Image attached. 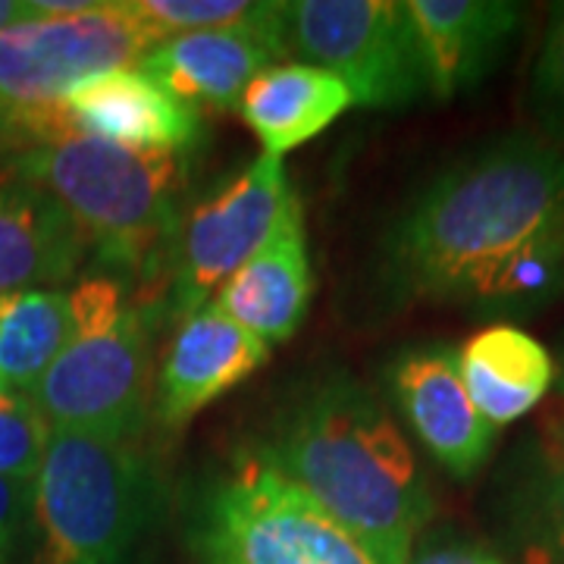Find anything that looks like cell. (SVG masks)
<instances>
[{"instance_id":"1","label":"cell","mask_w":564,"mask_h":564,"mask_svg":"<svg viewBox=\"0 0 564 564\" xmlns=\"http://www.w3.org/2000/svg\"><path fill=\"white\" fill-rule=\"evenodd\" d=\"M564 223V151L511 132L440 170L383 232L373 292L386 307L452 304Z\"/></svg>"},{"instance_id":"2","label":"cell","mask_w":564,"mask_h":564,"mask_svg":"<svg viewBox=\"0 0 564 564\" xmlns=\"http://www.w3.org/2000/svg\"><path fill=\"white\" fill-rule=\"evenodd\" d=\"M377 564H408L436 518V496L383 399L351 373L299 389L258 448Z\"/></svg>"},{"instance_id":"3","label":"cell","mask_w":564,"mask_h":564,"mask_svg":"<svg viewBox=\"0 0 564 564\" xmlns=\"http://www.w3.org/2000/svg\"><path fill=\"white\" fill-rule=\"evenodd\" d=\"M158 508L139 440L54 430L17 564H132Z\"/></svg>"},{"instance_id":"4","label":"cell","mask_w":564,"mask_h":564,"mask_svg":"<svg viewBox=\"0 0 564 564\" xmlns=\"http://www.w3.org/2000/svg\"><path fill=\"white\" fill-rule=\"evenodd\" d=\"M61 204L104 261L141 270L180 232L182 154L132 151L73 135L22 151L3 170Z\"/></svg>"},{"instance_id":"5","label":"cell","mask_w":564,"mask_h":564,"mask_svg":"<svg viewBox=\"0 0 564 564\" xmlns=\"http://www.w3.org/2000/svg\"><path fill=\"white\" fill-rule=\"evenodd\" d=\"M73 336L32 386L51 430L139 440L151 414V317L113 276H88L73 292Z\"/></svg>"},{"instance_id":"6","label":"cell","mask_w":564,"mask_h":564,"mask_svg":"<svg viewBox=\"0 0 564 564\" xmlns=\"http://www.w3.org/2000/svg\"><path fill=\"white\" fill-rule=\"evenodd\" d=\"M195 540L204 564H377L258 448L204 489Z\"/></svg>"},{"instance_id":"7","label":"cell","mask_w":564,"mask_h":564,"mask_svg":"<svg viewBox=\"0 0 564 564\" xmlns=\"http://www.w3.org/2000/svg\"><path fill=\"white\" fill-rule=\"evenodd\" d=\"M276 51L339 76L358 107L395 110L430 95L404 0H280Z\"/></svg>"},{"instance_id":"8","label":"cell","mask_w":564,"mask_h":564,"mask_svg":"<svg viewBox=\"0 0 564 564\" xmlns=\"http://www.w3.org/2000/svg\"><path fill=\"white\" fill-rule=\"evenodd\" d=\"M289 195L292 182L285 173V158L261 151L245 170L195 204L180 223L176 242L170 248L173 280L163 314L182 323L214 302L223 282L270 236Z\"/></svg>"},{"instance_id":"9","label":"cell","mask_w":564,"mask_h":564,"mask_svg":"<svg viewBox=\"0 0 564 564\" xmlns=\"http://www.w3.org/2000/svg\"><path fill=\"white\" fill-rule=\"evenodd\" d=\"M154 47L126 0H98L88 13L39 17L0 32V113L63 101L79 82L135 66Z\"/></svg>"},{"instance_id":"10","label":"cell","mask_w":564,"mask_h":564,"mask_svg":"<svg viewBox=\"0 0 564 564\" xmlns=\"http://www.w3.org/2000/svg\"><path fill=\"white\" fill-rule=\"evenodd\" d=\"M389 392L414 440L455 480H474L489 462L499 430L474 408L458 370V348L417 345L389 367Z\"/></svg>"},{"instance_id":"11","label":"cell","mask_w":564,"mask_h":564,"mask_svg":"<svg viewBox=\"0 0 564 564\" xmlns=\"http://www.w3.org/2000/svg\"><path fill=\"white\" fill-rule=\"evenodd\" d=\"M492 530L511 564H564V414L536 423L492 480Z\"/></svg>"},{"instance_id":"12","label":"cell","mask_w":564,"mask_h":564,"mask_svg":"<svg viewBox=\"0 0 564 564\" xmlns=\"http://www.w3.org/2000/svg\"><path fill=\"white\" fill-rule=\"evenodd\" d=\"M404 10L436 101L480 88L524 22V7L511 0H404Z\"/></svg>"},{"instance_id":"13","label":"cell","mask_w":564,"mask_h":564,"mask_svg":"<svg viewBox=\"0 0 564 564\" xmlns=\"http://www.w3.org/2000/svg\"><path fill=\"white\" fill-rule=\"evenodd\" d=\"M311 295H314V276H311L304 204L292 188L270 236L223 282V289L214 295V304L226 317H232L273 348L299 333L311 307Z\"/></svg>"},{"instance_id":"14","label":"cell","mask_w":564,"mask_h":564,"mask_svg":"<svg viewBox=\"0 0 564 564\" xmlns=\"http://www.w3.org/2000/svg\"><path fill=\"white\" fill-rule=\"evenodd\" d=\"M270 345L226 317L217 304H204L185 317L163 355L154 389V414L163 426H185L207 404L245 383L270 358Z\"/></svg>"},{"instance_id":"15","label":"cell","mask_w":564,"mask_h":564,"mask_svg":"<svg viewBox=\"0 0 564 564\" xmlns=\"http://www.w3.org/2000/svg\"><path fill=\"white\" fill-rule=\"evenodd\" d=\"M61 104L76 135L107 144L185 154L202 141V117L139 66L107 69L79 82Z\"/></svg>"},{"instance_id":"16","label":"cell","mask_w":564,"mask_h":564,"mask_svg":"<svg viewBox=\"0 0 564 564\" xmlns=\"http://www.w3.org/2000/svg\"><path fill=\"white\" fill-rule=\"evenodd\" d=\"M273 63H280V57L261 35L217 29L161 41L135 66L198 113L239 110L248 85Z\"/></svg>"},{"instance_id":"17","label":"cell","mask_w":564,"mask_h":564,"mask_svg":"<svg viewBox=\"0 0 564 564\" xmlns=\"http://www.w3.org/2000/svg\"><path fill=\"white\" fill-rule=\"evenodd\" d=\"M85 251L79 226L54 198L17 180L0 185V295L69 280Z\"/></svg>"},{"instance_id":"18","label":"cell","mask_w":564,"mask_h":564,"mask_svg":"<svg viewBox=\"0 0 564 564\" xmlns=\"http://www.w3.org/2000/svg\"><path fill=\"white\" fill-rule=\"evenodd\" d=\"M458 370L474 408L496 430L527 417L555 383V361L514 323H489L458 348Z\"/></svg>"},{"instance_id":"19","label":"cell","mask_w":564,"mask_h":564,"mask_svg":"<svg viewBox=\"0 0 564 564\" xmlns=\"http://www.w3.org/2000/svg\"><path fill=\"white\" fill-rule=\"evenodd\" d=\"M358 107L339 76L311 63H273L248 85L239 101L245 126L261 139L263 151L285 158L317 139L323 129Z\"/></svg>"},{"instance_id":"20","label":"cell","mask_w":564,"mask_h":564,"mask_svg":"<svg viewBox=\"0 0 564 564\" xmlns=\"http://www.w3.org/2000/svg\"><path fill=\"white\" fill-rule=\"evenodd\" d=\"M73 336L69 292L32 289L0 295V377L13 392H32Z\"/></svg>"},{"instance_id":"21","label":"cell","mask_w":564,"mask_h":564,"mask_svg":"<svg viewBox=\"0 0 564 564\" xmlns=\"http://www.w3.org/2000/svg\"><path fill=\"white\" fill-rule=\"evenodd\" d=\"M564 299V223L527 242L508 261L489 270L462 299V311L486 321L533 317Z\"/></svg>"},{"instance_id":"22","label":"cell","mask_w":564,"mask_h":564,"mask_svg":"<svg viewBox=\"0 0 564 564\" xmlns=\"http://www.w3.org/2000/svg\"><path fill=\"white\" fill-rule=\"evenodd\" d=\"M132 20L144 25L154 44L188 35V32H217L242 29L261 35L276 51V3H248V0H126ZM280 57V51H276ZM282 63V61H280Z\"/></svg>"},{"instance_id":"23","label":"cell","mask_w":564,"mask_h":564,"mask_svg":"<svg viewBox=\"0 0 564 564\" xmlns=\"http://www.w3.org/2000/svg\"><path fill=\"white\" fill-rule=\"evenodd\" d=\"M51 423L29 392L0 395V477L35 484L51 445Z\"/></svg>"},{"instance_id":"24","label":"cell","mask_w":564,"mask_h":564,"mask_svg":"<svg viewBox=\"0 0 564 564\" xmlns=\"http://www.w3.org/2000/svg\"><path fill=\"white\" fill-rule=\"evenodd\" d=\"M530 113L545 141L564 151V3L552 7L530 76Z\"/></svg>"},{"instance_id":"25","label":"cell","mask_w":564,"mask_h":564,"mask_svg":"<svg viewBox=\"0 0 564 564\" xmlns=\"http://www.w3.org/2000/svg\"><path fill=\"white\" fill-rule=\"evenodd\" d=\"M29 508H32V484L0 477V564L20 562Z\"/></svg>"},{"instance_id":"26","label":"cell","mask_w":564,"mask_h":564,"mask_svg":"<svg viewBox=\"0 0 564 564\" xmlns=\"http://www.w3.org/2000/svg\"><path fill=\"white\" fill-rule=\"evenodd\" d=\"M492 558V552L486 545L474 543L470 536H464L458 530H426L417 545L414 555L408 564H486Z\"/></svg>"},{"instance_id":"27","label":"cell","mask_w":564,"mask_h":564,"mask_svg":"<svg viewBox=\"0 0 564 564\" xmlns=\"http://www.w3.org/2000/svg\"><path fill=\"white\" fill-rule=\"evenodd\" d=\"M25 20H39L35 0H0V32Z\"/></svg>"},{"instance_id":"28","label":"cell","mask_w":564,"mask_h":564,"mask_svg":"<svg viewBox=\"0 0 564 564\" xmlns=\"http://www.w3.org/2000/svg\"><path fill=\"white\" fill-rule=\"evenodd\" d=\"M558 392H562V399H564V351H562V364H558Z\"/></svg>"},{"instance_id":"29","label":"cell","mask_w":564,"mask_h":564,"mask_svg":"<svg viewBox=\"0 0 564 564\" xmlns=\"http://www.w3.org/2000/svg\"><path fill=\"white\" fill-rule=\"evenodd\" d=\"M3 392H10V386H7V380L0 377V395H3Z\"/></svg>"},{"instance_id":"30","label":"cell","mask_w":564,"mask_h":564,"mask_svg":"<svg viewBox=\"0 0 564 564\" xmlns=\"http://www.w3.org/2000/svg\"><path fill=\"white\" fill-rule=\"evenodd\" d=\"M486 564H505V562H502V558H496V555H492V558H489Z\"/></svg>"}]
</instances>
